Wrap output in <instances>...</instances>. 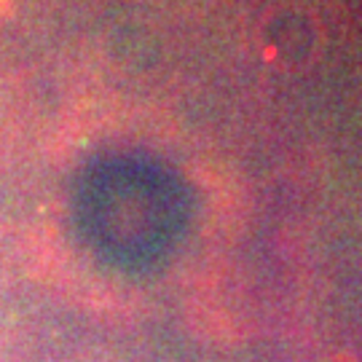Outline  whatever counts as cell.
I'll list each match as a JSON object with an SVG mask.
<instances>
[{"label": "cell", "instance_id": "1", "mask_svg": "<svg viewBox=\"0 0 362 362\" xmlns=\"http://www.w3.org/2000/svg\"><path fill=\"white\" fill-rule=\"evenodd\" d=\"M6 8H8V0H0V13L6 11Z\"/></svg>", "mask_w": 362, "mask_h": 362}]
</instances>
